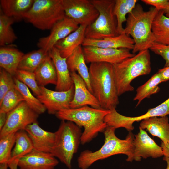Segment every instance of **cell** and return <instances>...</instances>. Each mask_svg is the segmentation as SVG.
<instances>
[{
  "label": "cell",
  "instance_id": "23",
  "mask_svg": "<svg viewBox=\"0 0 169 169\" xmlns=\"http://www.w3.org/2000/svg\"><path fill=\"white\" fill-rule=\"evenodd\" d=\"M34 0H0V9L7 16L15 21L24 19Z\"/></svg>",
  "mask_w": 169,
  "mask_h": 169
},
{
  "label": "cell",
  "instance_id": "43",
  "mask_svg": "<svg viewBox=\"0 0 169 169\" xmlns=\"http://www.w3.org/2000/svg\"><path fill=\"white\" fill-rule=\"evenodd\" d=\"M18 159H16L8 162V168L9 169H18Z\"/></svg>",
  "mask_w": 169,
  "mask_h": 169
},
{
  "label": "cell",
  "instance_id": "13",
  "mask_svg": "<svg viewBox=\"0 0 169 169\" xmlns=\"http://www.w3.org/2000/svg\"><path fill=\"white\" fill-rule=\"evenodd\" d=\"M41 94L37 97L44 106L49 114H56L59 111L70 108V103L74 97V84L69 90L59 91L40 86Z\"/></svg>",
  "mask_w": 169,
  "mask_h": 169
},
{
  "label": "cell",
  "instance_id": "15",
  "mask_svg": "<svg viewBox=\"0 0 169 169\" xmlns=\"http://www.w3.org/2000/svg\"><path fill=\"white\" fill-rule=\"evenodd\" d=\"M139 132L134 136L133 160L138 161L142 158H156L164 156L161 147L156 144L144 130L139 127Z\"/></svg>",
  "mask_w": 169,
  "mask_h": 169
},
{
  "label": "cell",
  "instance_id": "26",
  "mask_svg": "<svg viewBox=\"0 0 169 169\" xmlns=\"http://www.w3.org/2000/svg\"><path fill=\"white\" fill-rule=\"evenodd\" d=\"M34 73L39 86L44 87L49 84L56 85L57 80L56 70L48 53Z\"/></svg>",
  "mask_w": 169,
  "mask_h": 169
},
{
  "label": "cell",
  "instance_id": "37",
  "mask_svg": "<svg viewBox=\"0 0 169 169\" xmlns=\"http://www.w3.org/2000/svg\"><path fill=\"white\" fill-rule=\"evenodd\" d=\"M15 86L14 76L4 69H0V101L5 94Z\"/></svg>",
  "mask_w": 169,
  "mask_h": 169
},
{
  "label": "cell",
  "instance_id": "5",
  "mask_svg": "<svg viewBox=\"0 0 169 169\" xmlns=\"http://www.w3.org/2000/svg\"><path fill=\"white\" fill-rule=\"evenodd\" d=\"M119 96L134 90L131 82L139 76L149 74L151 71V57L149 49L140 51L114 65Z\"/></svg>",
  "mask_w": 169,
  "mask_h": 169
},
{
  "label": "cell",
  "instance_id": "8",
  "mask_svg": "<svg viewBox=\"0 0 169 169\" xmlns=\"http://www.w3.org/2000/svg\"><path fill=\"white\" fill-rule=\"evenodd\" d=\"M98 11L96 19L87 26L85 38L101 39L119 35L117 23L113 11L115 0H91Z\"/></svg>",
  "mask_w": 169,
  "mask_h": 169
},
{
  "label": "cell",
  "instance_id": "18",
  "mask_svg": "<svg viewBox=\"0 0 169 169\" xmlns=\"http://www.w3.org/2000/svg\"><path fill=\"white\" fill-rule=\"evenodd\" d=\"M32 142L34 149L39 151L51 153L54 146L55 132L43 129L38 122L28 125L25 129Z\"/></svg>",
  "mask_w": 169,
  "mask_h": 169
},
{
  "label": "cell",
  "instance_id": "28",
  "mask_svg": "<svg viewBox=\"0 0 169 169\" xmlns=\"http://www.w3.org/2000/svg\"><path fill=\"white\" fill-rule=\"evenodd\" d=\"M162 82L161 76L158 71L145 83L139 86L136 90V94L133 98L137 101V106L145 99L149 98L151 96L158 92L160 88L158 85Z\"/></svg>",
  "mask_w": 169,
  "mask_h": 169
},
{
  "label": "cell",
  "instance_id": "20",
  "mask_svg": "<svg viewBox=\"0 0 169 169\" xmlns=\"http://www.w3.org/2000/svg\"><path fill=\"white\" fill-rule=\"evenodd\" d=\"M135 42L130 36L122 33L118 36L105 38L101 39H93L85 38L82 46H92L106 48H134Z\"/></svg>",
  "mask_w": 169,
  "mask_h": 169
},
{
  "label": "cell",
  "instance_id": "35",
  "mask_svg": "<svg viewBox=\"0 0 169 169\" xmlns=\"http://www.w3.org/2000/svg\"><path fill=\"white\" fill-rule=\"evenodd\" d=\"M16 133L0 137V163H8L10 160L12 149L15 144Z\"/></svg>",
  "mask_w": 169,
  "mask_h": 169
},
{
  "label": "cell",
  "instance_id": "9",
  "mask_svg": "<svg viewBox=\"0 0 169 169\" xmlns=\"http://www.w3.org/2000/svg\"><path fill=\"white\" fill-rule=\"evenodd\" d=\"M39 115L24 101L7 113L6 122L0 131V137L20 130H25L28 125L37 122Z\"/></svg>",
  "mask_w": 169,
  "mask_h": 169
},
{
  "label": "cell",
  "instance_id": "24",
  "mask_svg": "<svg viewBox=\"0 0 169 169\" xmlns=\"http://www.w3.org/2000/svg\"><path fill=\"white\" fill-rule=\"evenodd\" d=\"M67 62L70 72H77L84 81L89 91L92 93L89 70L86 65L82 45L77 48L67 59Z\"/></svg>",
  "mask_w": 169,
  "mask_h": 169
},
{
  "label": "cell",
  "instance_id": "42",
  "mask_svg": "<svg viewBox=\"0 0 169 169\" xmlns=\"http://www.w3.org/2000/svg\"><path fill=\"white\" fill-rule=\"evenodd\" d=\"M7 113L0 112V131L4 125L7 119Z\"/></svg>",
  "mask_w": 169,
  "mask_h": 169
},
{
  "label": "cell",
  "instance_id": "2",
  "mask_svg": "<svg viewBox=\"0 0 169 169\" xmlns=\"http://www.w3.org/2000/svg\"><path fill=\"white\" fill-rule=\"evenodd\" d=\"M116 129L107 126L103 132L104 143L99 149L94 152L87 150L81 153L77 159L78 165L80 169H87L98 160L118 154L126 155L127 161H133L134 137L133 134L131 131H129L125 139H121L115 135Z\"/></svg>",
  "mask_w": 169,
  "mask_h": 169
},
{
  "label": "cell",
  "instance_id": "1",
  "mask_svg": "<svg viewBox=\"0 0 169 169\" xmlns=\"http://www.w3.org/2000/svg\"><path fill=\"white\" fill-rule=\"evenodd\" d=\"M92 93L101 108L110 110L119 103L114 65L105 62L90 63L89 69Z\"/></svg>",
  "mask_w": 169,
  "mask_h": 169
},
{
  "label": "cell",
  "instance_id": "11",
  "mask_svg": "<svg viewBox=\"0 0 169 169\" xmlns=\"http://www.w3.org/2000/svg\"><path fill=\"white\" fill-rule=\"evenodd\" d=\"M169 115V98L154 108L149 109L145 114L140 116L131 117L126 116L118 113L116 110L111 111L108 117V123L116 129L124 128L129 131L134 129L133 124L153 117H162Z\"/></svg>",
  "mask_w": 169,
  "mask_h": 169
},
{
  "label": "cell",
  "instance_id": "19",
  "mask_svg": "<svg viewBox=\"0 0 169 169\" xmlns=\"http://www.w3.org/2000/svg\"><path fill=\"white\" fill-rule=\"evenodd\" d=\"M48 53L53 60L56 70L57 80L55 90L62 91L69 90L74 83L67 62V58L62 57L54 47L49 50Z\"/></svg>",
  "mask_w": 169,
  "mask_h": 169
},
{
  "label": "cell",
  "instance_id": "41",
  "mask_svg": "<svg viewBox=\"0 0 169 169\" xmlns=\"http://www.w3.org/2000/svg\"><path fill=\"white\" fill-rule=\"evenodd\" d=\"M164 154V156L169 157V143H164L162 141L161 144Z\"/></svg>",
  "mask_w": 169,
  "mask_h": 169
},
{
  "label": "cell",
  "instance_id": "22",
  "mask_svg": "<svg viewBox=\"0 0 169 169\" xmlns=\"http://www.w3.org/2000/svg\"><path fill=\"white\" fill-rule=\"evenodd\" d=\"M86 27L80 25L76 30L56 44L54 47L62 57L67 58L77 48L82 45L85 38Z\"/></svg>",
  "mask_w": 169,
  "mask_h": 169
},
{
  "label": "cell",
  "instance_id": "38",
  "mask_svg": "<svg viewBox=\"0 0 169 169\" xmlns=\"http://www.w3.org/2000/svg\"><path fill=\"white\" fill-rule=\"evenodd\" d=\"M150 49L163 59L165 61L164 67L169 66V45H165L155 43Z\"/></svg>",
  "mask_w": 169,
  "mask_h": 169
},
{
  "label": "cell",
  "instance_id": "45",
  "mask_svg": "<svg viewBox=\"0 0 169 169\" xmlns=\"http://www.w3.org/2000/svg\"><path fill=\"white\" fill-rule=\"evenodd\" d=\"M164 12V14L165 15V16L169 18V4L166 8L163 10Z\"/></svg>",
  "mask_w": 169,
  "mask_h": 169
},
{
  "label": "cell",
  "instance_id": "17",
  "mask_svg": "<svg viewBox=\"0 0 169 169\" xmlns=\"http://www.w3.org/2000/svg\"><path fill=\"white\" fill-rule=\"evenodd\" d=\"M58 163L51 153L33 149L19 158L18 165L20 169H54Z\"/></svg>",
  "mask_w": 169,
  "mask_h": 169
},
{
  "label": "cell",
  "instance_id": "33",
  "mask_svg": "<svg viewBox=\"0 0 169 169\" xmlns=\"http://www.w3.org/2000/svg\"><path fill=\"white\" fill-rule=\"evenodd\" d=\"M14 79L15 87L21 93L29 107L39 115L44 113L46 108L38 99L32 94L28 87L14 76Z\"/></svg>",
  "mask_w": 169,
  "mask_h": 169
},
{
  "label": "cell",
  "instance_id": "29",
  "mask_svg": "<svg viewBox=\"0 0 169 169\" xmlns=\"http://www.w3.org/2000/svg\"><path fill=\"white\" fill-rule=\"evenodd\" d=\"M33 149L32 140L25 130L17 131L15 134V146L12 151L9 161L19 159L28 154Z\"/></svg>",
  "mask_w": 169,
  "mask_h": 169
},
{
  "label": "cell",
  "instance_id": "39",
  "mask_svg": "<svg viewBox=\"0 0 169 169\" xmlns=\"http://www.w3.org/2000/svg\"><path fill=\"white\" fill-rule=\"evenodd\" d=\"M146 4L151 5L159 10H163L166 8L169 4L167 0H142Z\"/></svg>",
  "mask_w": 169,
  "mask_h": 169
},
{
  "label": "cell",
  "instance_id": "12",
  "mask_svg": "<svg viewBox=\"0 0 169 169\" xmlns=\"http://www.w3.org/2000/svg\"><path fill=\"white\" fill-rule=\"evenodd\" d=\"M84 58L87 63L105 62L115 65L136 54L125 48L115 49L87 46L83 48Z\"/></svg>",
  "mask_w": 169,
  "mask_h": 169
},
{
  "label": "cell",
  "instance_id": "6",
  "mask_svg": "<svg viewBox=\"0 0 169 169\" xmlns=\"http://www.w3.org/2000/svg\"><path fill=\"white\" fill-rule=\"evenodd\" d=\"M82 132L80 128L74 122L62 120L55 132V143L51 153L69 169L72 160L78 151Z\"/></svg>",
  "mask_w": 169,
  "mask_h": 169
},
{
  "label": "cell",
  "instance_id": "14",
  "mask_svg": "<svg viewBox=\"0 0 169 169\" xmlns=\"http://www.w3.org/2000/svg\"><path fill=\"white\" fill-rule=\"evenodd\" d=\"M79 26L73 19L66 16L54 26L49 35L39 39L37 46L48 52L58 42L76 30Z\"/></svg>",
  "mask_w": 169,
  "mask_h": 169
},
{
  "label": "cell",
  "instance_id": "34",
  "mask_svg": "<svg viewBox=\"0 0 169 169\" xmlns=\"http://www.w3.org/2000/svg\"><path fill=\"white\" fill-rule=\"evenodd\" d=\"M24 101L23 95L15 86L5 94L0 101V112L7 113Z\"/></svg>",
  "mask_w": 169,
  "mask_h": 169
},
{
  "label": "cell",
  "instance_id": "16",
  "mask_svg": "<svg viewBox=\"0 0 169 169\" xmlns=\"http://www.w3.org/2000/svg\"><path fill=\"white\" fill-rule=\"evenodd\" d=\"M74 91L70 103V108L74 109L88 105L95 108H101L98 100L89 90L85 82L76 72H70Z\"/></svg>",
  "mask_w": 169,
  "mask_h": 169
},
{
  "label": "cell",
  "instance_id": "10",
  "mask_svg": "<svg viewBox=\"0 0 169 169\" xmlns=\"http://www.w3.org/2000/svg\"><path fill=\"white\" fill-rule=\"evenodd\" d=\"M63 4L65 16L79 26H88L99 15L91 0H63Z\"/></svg>",
  "mask_w": 169,
  "mask_h": 169
},
{
  "label": "cell",
  "instance_id": "3",
  "mask_svg": "<svg viewBox=\"0 0 169 169\" xmlns=\"http://www.w3.org/2000/svg\"><path fill=\"white\" fill-rule=\"evenodd\" d=\"M159 11L154 7H151L148 11H145L141 4L137 3L128 14L122 33L132 37L135 42L132 53L149 49L155 43L152 26Z\"/></svg>",
  "mask_w": 169,
  "mask_h": 169
},
{
  "label": "cell",
  "instance_id": "32",
  "mask_svg": "<svg viewBox=\"0 0 169 169\" xmlns=\"http://www.w3.org/2000/svg\"><path fill=\"white\" fill-rule=\"evenodd\" d=\"M14 22L13 18L5 15L0 9V47L9 46L17 39L12 26Z\"/></svg>",
  "mask_w": 169,
  "mask_h": 169
},
{
  "label": "cell",
  "instance_id": "40",
  "mask_svg": "<svg viewBox=\"0 0 169 169\" xmlns=\"http://www.w3.org/2000/svg\"><path fill=\"white\" fill-rule=\"evenodd\" d=\"M158 71L161 76L162 82L169 80V66L164 67Z\"/></svg>",
  "mask_w": 169,
  "mask_h": 169
},
{
  "label": "cell",
  "instance_id": "44",
  "mask_svg": "<svg viewBox=\"0 0 169 169\" xmlns=\"http://www.w3.org/2000/svg\"><path fill=\"white\" fill-rule=\"evenodd\" d=\"M8 166L7 163H0V169H8Z\"/></svg>",
  "mask_w": 169,
  "mask_h": 169
},
{
  "label": "cell",
  "instance_id": "7",
  "mask_svg": "<svg viewBox=\"0 0 169 169\" xmlns=\"http://www.w3.org/2000/svg\"><path fill=\"white\" fill-rule=\"evenodd\" d=\"M66 17L63 0H34L24 19L41 30H49Z\"/></svg>",
  "mask_w": 169,
  "mask_h": 169
},
{
  "label": "cell",
  "instance_id": "31",
  "mask_svg": "<svg viewBox=\"0 0 169 169\" xmlns=\"http://www.w3.org/2000/svg\"><path fill=\"white\" fill-rule=\"evenodd\" d=\"M48 54V52L42 49L24 54L19 64L18 69L34 72Z\"/></svg>",
  "mask_w": 169,
  "mask_h": 169
},
{
  "label": "cell",
  "instance_id": "25",
  "mask_svg": "<svg viewBox=\"0 0 169 169\" xmlns=\"http://www.w3.org/2000/svg\"><path fill=\"white\" fill-rule=\"evenodd\" d=\"M24 54L23 52L11 45L0 47V68L14 76Z\"/></svg>",
  "mask_w": 169,
  "mask_h": 169
},
{
  "label": "cell",
  "instance_id": "27",
  "mask_svg": "<svg viewBox=\"0 0 169 169\" xmlns=\"http://www.w3.org/2000/svg\"><path fill=\"white\" fill-rule=\"evenodd\" d=\"M152 30L155 38V43L169 45V18L162 10H159L152 23Z\"/></svg>",
  "mask_w": 169,
  "mask_h": 169
},
{
  "label": "cell",
  "instance_id": "30",
  "mask_svg": "<svg viewBox=\"0 0 169 169\" xmlns=\"http://www.w3.org/2000/svg\"><path fill=\"white\" fill-rule=\"evenodd\" d=\"M138 0H115L114 14L117 23V30L119 35L122 34L124 30L123 23L126 22V15L130 13L135 7Z\"/></svg>",
  "mask_w": 169,
  "mask_h": 169
},
{
  "label": "cell",
  "instance_id": "36",
  "mask_svg": "<svg viewBox=\"0 0 169 169\" xmlns=\"http://www.w3.org/2000/svg\"><path fill=\"white\" fill-rule=\"evenodd\" d=\"M15 76L30 88L36 96L41 94V89L36 81L34 72L18 69Z\"/></svg>",
  "mask_w": 169,
  "mask_h": 169
},
{
  "label": "cell",
  "instance_id": "4",
  "mask_svg": "<svg viewBox=\"0 0 169 169\" xmlns=\"http://www.w3.org/2000/svg\"><path fill=\"white\" fill-rule=\"evenodd\" d=\"M110 110L95 108L87 106L60 110L55 114L58 119L72 122L84 131L81 138L82 145L89 142L99 132H103L107 126L104 121L105 116Z\"/></svg>",
  "mask_w": 169,
  "mask_h": 169
},
{
  "label": "cell",
  "instance_id": "46",
  "mask_svg": "<svg viewBox=\"0 0 169 169\" xmlns=\"http://www.w3.org/2000/svg\"><path fill=\"white\" fill-rule=\"evenodd\" d=\"M163 160L165 161L167 163L166 169H169V157L164 156Z\"/></svg>",
  "mask_w": 169,
  "mask_h": 169
},
{
  "label": "cell",
  "instance_id": "21",
  "mask_svg": "<svg viewBox=\"0 0 169 169\" xmlns=\"http://www.w3.org/2000/svg\"><path fill=\"white\" fill-rule=\"evenodd\" d=\"M146 129L164 143H169V120L167 116L153 117L141 120L139 127Z\"/></svg>",
  "mask_w": 169,
  "mask_h": 169
}]
</instances>
